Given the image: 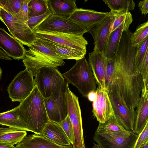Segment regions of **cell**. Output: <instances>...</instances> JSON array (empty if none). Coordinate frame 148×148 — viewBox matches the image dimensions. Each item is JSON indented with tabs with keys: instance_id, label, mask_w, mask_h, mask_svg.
I'll return each instance as SVG.
<instances>
[{
	"instance_id": "6da1fadb",
	"label": "cell",
	"mask_w": 148,
	"mask_h": 148,
	"mask_svg": "<svg viewBox=\"0 0 148 148\" xmlns=\"http://www.w3.org/2000/svg\"><path fill=\"white\" fill-rule=\"evenodd\" d=\"M132 32L124 31L114 55V62L109 61L106 67V88L108 92L119 95L130 109L135 110L143 86V78L134 67L137 47H132Z\"/></svg>"
},
{
	"instance_id": "7a4b0ae2",
	"label": "cell",
	"mask_w": 148,
	"mask_h": 148,
	"mask_svg": "<svg viewBox=\"0 0 148 148\" xmlns=\"http://www.w3.org/2000/svg\"><path fill=\"white\" fill-rule=\"evenodd\" d=\"M16 112L28 131L40 135L49 121L44 99L36 85L29 95L15 107Z\"/></svg>"
},
{
	"instance_id": "3957f363",
	"label": "cell",
	"mask_w": 148,
	"mask_h": 148,
	"mask_svg": "<svg viewBox=\"0 0 148 148\" xmlns=\"http://www.w3.org/2000/svg\"><path fill=\"white\" fill-rule=\"evenodd\" d=\"M24 65L35 76L40 68L49 66L58 68L65 64L64 60L44 45L38 39L26 50L23 60Z\"/></svg>"
},
{
	"instance_id": "277c9868",
	"label": "cell",
	"mask_w": 148,
	"mask_h": 148,
	"mask_svg": "<svg viewBox=\"0 0 148 148\" xmlns=\"http://www.w3.org/2000/svg\"><path fill=\"white\" fill-rule=\"evenodd\" d=\"M68 83L75 86L84 97L96 90L97 83L91 68L85 56L76 60L74 65L62 74Z\"/></svg>"
},
{
	"instance_id": "5b68a950",
	"label": "cell",
	"mask_w": 148,
	"mask_h": 148,
	"mask_svg": "<svg viewBox=\"0 0 148 148\" xmlns=\"http://www.w3.org/2000/svg\"><path fill=\"white\" fill-rule=\"evenodd\" d=\"M34 82L44 99H56L60 92L65 79L58 68L43 66L38 70Z\"/></svg>"
},
{
	"instance_id": "8992f818",
	"label": "cell",
	"mask_w": 148,
	"mask_h": 148,
	"mask_svg": "<svg viewBox=\"0 0 148 148\" xmlns=\"http://www.w3.org/2000/svg\"><path fill=\"white\" fill-rule=\"evenodd\" d=\"M0 20L6 26L12 36L23 45L30 47L37 40L35 33L26 23L1 8Z\"/></svg>"
},
{
	"instance_id": "52a82bcc",
	"label": "cell",
	"mask_w": 148,
	"mask_h": 148,
	"mask_svg": "<svg viewBox=\"0 0 148 148\" xmlns=\"http://www.w3.org/2000/svg\"><path fill=\"white\" fill-rule=\"evenodd\" d=\"M34 77L26 68L14 77L7 88L12 101L21 102L29 95L35 86Z\"/></svg>"
},
{
	"instance_id": "ba28073f",
	"label": "cell",
	"mask_w": 148,
	"mask_h": 148,
	"mask_svg": "<svg viewBox=\"0 0 148 148\" xmlns=\"http://www.w3.org/2000/svg\"><path fill=\"white\" fill-rule=\"evenodd\" d=\"M34 32L40 40L86 52L88 42L83 35L38 30Z\"/></svg>"
},
{
	"instance_id": "9c48e42d",
	"label": "cell",
	"mask_w": 148,
	"mask_h": 148,
	"mask_svg": "<svg viewBox=\"0 0 148 148\" xmlns=\"http://www.w3.org/2000/svg\"><path fill=\"white\" fill-rule=\"evenodd\" d=\"M36 30L82 35L88 32L69 17L53 14L39 25L35 31Z\"/></svg>"
},
{
	"instance_id": "30bf717a",
	"label": "cell",
	"mask_w": 148,
	"mask_h": 148,
	"mask_svg": "<svg viewBox=\"0 0 148 148\" xmlns=\"http://www.w3.org/2000/svg\"><path fill=\"white\" fill-rule=\"evenodd\" d=\"M138 136L127 131L110 134L95 131L93 140L101 148H133Z\"/></svg>"
},
{
	"instance_id": "8fae6325",
	"label": "cell",
	"mask_w": 148,
	"mask_h": 148,
	"mask_svg": "<svg viewBox=\"0 0 148 148\" xmlns=\"http://www.w3.org/2000/svg\"><path fill=\"white\" fill-rule=\"evenodd\" d=\"M68 114L72 124L74 134L73 148L85 147L83 137L81 109L78 97L68 88L66 93Z\"/></svg>"
},
{
	"instance_id": "7c38bea8",
	"label": "cell",
	"mask_w": 148,
	"mask_h": 148,
	"mask_svg": "<svg viewBox=\"0 0 148 148\" xmlns=\"http://www.w3.org/2000/svg\"><path fill=\"white\" fill-rule=\"evenodd\" d=\"M68 83L65 80L60 94L56 99H44L45 106L49 121L60 123L68 114L66 93Z\"/></svg>"
},
{
	"instance_id": "4fadbf2b",
	"label": "cell",
	"mask_w": 148,
	"mask_h": 148,
	"mask_svg": "<svg viewBox=\"0 0 148 148\" xmlns=\"http://www.w3.org/2000/svg\"><path fill=\"white\" fill-rule=\"evenodd\" d=\"M108 93L114 114L118 123L126 131L135 133L136 111L129 108L119 95Z\"/></svg>"
},
{
	"instance_id": "5bb4252c",
	"label": "cell",
	"mask_w": 148,
	"mask_h": 148,
	"mask_svg": "<svg viewBox=\"0 0 148 148\" xmlns=\"http://www.w3.org/2000/svg\"><path fill=\"white\" fill-rule=\"evenodd\" d=\"M96 91L92 112L99 123H103L114 115V111L107 90L98 86Z\"/></svg>"
},
{
	"instance_id": "9a60e30c",
	"label": "cell",
	"mask_w": 148,
	"mask_h": 148,
	"mask_svg": "<svg viewBox=\"0 0 148 148\" xmlns=\"http://www.w3.org/2000/svg\"><path fill=\"white\" fill-rule=\"evenodd\" d=\"M110 12H101L93 10L78 8L69 18L87 31L98 25L104 20Z\"/></svg>"
},
{
	"instance_id": "2e32d148",
	"label": "cell",
	"mask_w": 148,
	"mask_h": 148,
	"mask_svg": "<svg viewBox=\"0 0 148 148\" xmlns=\"http://www.w3.org/2000/svg\"><path fill=\"white\" fill-rule=\"evenodd\" d=\"M0 48L8 56L18 60L24 58L27 50L23 44L1 27Z\"/></svg>"
},
{
	"instance_id": "e0dca14e",
	"label": "cell",
	"mask_w": 148,
	"mask_h": 148,
	"mask_svg": "<svg viewBox=\"0 0 148 148\" xmlns=\"http://www.w3.org/2000/svg\"><path fill=\"white\" fill-rule=\"evenodd\" d=\"M88 64L98 86L105 89L106 58L100 52L96 45L93 51L89 53Z\"/></svg>"
},
{
	"instance_id": "ac0fdd59",
	"label": "cell",
	"mask_w": 148,
	"mask_h": 148,
	"mask_svg": "<svg viewBox=\"0 0 148 148\" xmlns=\"http://www.w3.org/2000/svg\"><path fill=\"white\" fill-rule=\"evenodd\" d=\"M110 12V14L101 23L88 30V32L93 37L95 45L100 52L104 54L110 26L114 18V15Z\"/></svg>"
},
{
	"instance_id": "d6986e66",
	"label": "cell",
	"mask_w": 148,
	"mask_h": 148,
	"mask_svg": "<svg viewBox=\"0 0 148 148\" xmlns=\"http://www.w3.org/2000/svg\"><path fill=\"white\" fill-rule=\"evenodd\" d=\"M18 148H73V146L58 145L41 135L26 136L16 146Z\"/></svg>"
},
{
	"instance_id": "ffe728a7",
	"label": "cell",
	"mask_w": 148,
	"mask_h": 148,
	"mask_svg": "<svg viewBox=\"0 0 148 148\" xmlns=\"http://www.w3.org/2000/svg\"><path fill=\"white\" fill-rule=\"evenodd\" d=\"M132 21V17L130 18L109 34L104 50V55L107 58H111L114 55L123 32L129 29Z\"/></svg>"
},
{
	"instance_id": "44dd1931",
	"label": "cell",
	"mask_w": 148,
	"mask_h": 148,
	"mask_svg": "<svg viewBox=\"0 0 148 148\" xmlns=\"http://www.w3.org/2000/svg\"><path fill=\"white\" fill-rule=\"evenodd\" d=\"M55 143L62 146H70L71 143L64 131L58 123L49 121L40 134Z\"/></svg>"
},
{
	"instance_id": "7402d4cb",
	"label": "cell",
	"mask_w": 148,
	"mask_h": 148,
	"mask_svg": "<svg viewBox=\"0 0 148 148\" xmlns=\"http://www.w3.org/2000/svg\"><path fill=\"white\" fill-rule=\"evenodd\" d=\"M76 0H46L49 10L52 14L69 17L77 7Z\"/></svg>"
},
{
	"instance_id": "603a6c76",
	"label": "cell",
	"mask_w": 148,
	"mask_h": 148,
	"mask_svg": "<svg viewBox=\"0 0 148 148\" xmlns=\"http://www.w3.org/2000/svg\"><path fill=\"white\" fill-rule=\"evenodd\" d=\"M40 40L44 45L55 53L64 60L74 59L77 60L85 56L86 53V52Z\"/></svg>"
},
{
	"instance_id": "cb8c5ba5",
	"label": "cell",
	"mask_w": 148,
	"mask_h": 148,
	"mask_svg": "<svg viewBox=\"0 0 148 148\" xmlns=\"http://www.w3.org/2000/svg\"><path fill=\"white\" fill-rule=\"evenodd\" d=\"M148 98L140 97L136 111L134 131L139 135L148 122Z\"/></svg>"
},
{
	"instance_id": "d4e9b609",
	"label": "cell",
	"mask_w": 148,
	"mask_h": 148,
	"mask_svg": "<svg viewBox=\"0 0 148 148\" xmlns=\"http://www.w3.org/2000/svg\"><path fill=\"white\" fill-rule=\"evenodd\" d=\"M0 125L18 130L28 131L26 126L16 113L15 108L0 113Z\"/></svg>"
},
{
	"instance_id": "484cf974",
	"label": "cell",
	"mask_w": 148,
	"mask_h": 148,
	"mask_svg": "<svg viewBox=\"0 0 148 148\" xmlns=\"http://www.w3.org/2000/svg\"><path fill=\"white\" fill-rule=\"evenodd\" d=\"M26 131L18 130L10 127H0V140L13 145L17 144L27 136Z\"/></svg>"
},
{
	"instance_id": "4316f807",
	"label": "cell",
	"mask_w": 148,
	"mask_h": 148,
	"mask_svg": "<svg viewBox=\"0 0 148 148\" xmlns=\"http://www.w3.org/2000/svg\"><path fill=\"white\" fill-rule=\"evenodd\" d=\"M103 1L110 9L112 14L129 12L133 10L135 6L133 0H104Z\"/></svg>"
},
{
	"instance_id": "83f0119b",
	"label": "cell",
	"mask_w": 148,
	"mask_h": 148,
	"mask_svg": "<svg viewBox=\"0 0 148 148\" xmlns=\"http://www.w3.org/2000/svg\"><path fill=\"white\" fill-rule=\"evenodd\" d=\"M137 47L134 62V67L135 72L141 74V72L145 60L148 55V36Z\"/></svg>"
},
{
	"instance_id": "f1b7e54d",
	"label": "cell",
	"mask_w": 148,
	"mask_h": 148,
	"mask_svg": "<svg viewBox=\"0 0 148 148\" xmlns=\"http://www.w3.org/2000/svg\"><path fill=\"white\" fill-rule=\"evenodd\" d=\"M125 130L119 124L114 115L103 123H99L96 132L110 134L120 132Z\"/></svg>"
},
{
	"instance_id": "f546056e",
	"label": "cell",
	"mask_w": 148,
	"mask_h": 148,
	"mask_svg": "<svg viewBox=\"0 0 148 148\" xmlns=\"http://www.w3.org/2000/svg\"><path fill=\"white\" fill-rule=\"evenodd\" d=\"M28 18L39 16L49 10L46 0H30L28 3Z\"/></svg>"
},
{
	"instance_id": "4dcf8cb0",
	"label": "cell",
	"mask_w": 148,
	"mask_h": 148,
	"mask_svg": "<svg viewBox=\"0 0 148 148\" xmlns=\"http://www.w3.org/2000/svg\"><path fill=\"white\" fill-rule=\"evenodd\" d=\"M148 21L139 25L136 31L132 33L131 42L132 47H138L148 36Z\"/></svg>"
},
{
	"instance_id": "1f68e13d",
	"label": "cell",
	"mask_w": 148,
	"mask_h": 148,
	"mask_svg": "<svg viewBox=\"0 0 148 148\" xmlns=\"http://www.w3.org/2000/svg\"><path fill=\"white\" fill-rule=\"evenodd\" d=\"M24 0H0V8L16 16L21 11Z\"/></svg>"
},
{
	"instance_id": "d6a6232c",
	"label": "cell",
	"mask_w": 148,
	"mask_h": 148,
	"mask_svg": "<svg viewBox=\"0 0 148 148\" xmlns=\"http://www.w3.org/2000/svg\"><path fill=\"white\" fill-rule=\"evenodd\" d=\"M52 14V13L49 10L42 15L29 18L27 23L30 29L34 32L39 25Z\"/></svg>"
},
{
	"instance_id": "836d02e7",
	"label": "cell",
	"mask_w": 148,
	"mask_h": 148,
	"mask_svg": "<svg viewBox=\"0 0 148 148\" xmlns=\"http://www.w3.org/2000/svg\"><path fill=\"white\" fill-rule=\"evenodd\" d=\"M114 18L110 28V33L113 31L124 22L132 17L130 12H121L113 14ZM109 33V34H110Z\"/></svg>"
},
{
	"instance_id": "e575fe53",
	"label": "cell",
	"mask_w": 148,
	"mask_h": 148,
	"mask_svg": "<svg viewBox=\"0 0 148 148\" xmlns=\"http://www.w3.org/2000/svg\"><path fill=\"white\" fill-rule=\"evenodd\" d=\"M62 127L73 145L74 142V134L72 124L68 114L66 117L59 124Z\"/></svg>"
},
{
	"instance_id": "d590c367",
	"label": "cell",
	"mask_w": 148,
	"mask_h": 148,
	"mask_svg": "<svg viewBox=\"0 0 148 148\" xmlns=\"http://www.w3.org/2000/svg\"><path fill=\"white\" fill-rule=\"evenodd\" d=\"M148 142V122L138 135L133 148H140Z\"/></svg>"
},
{
	"instance_id": "8d00e7d4",
	"label": "cell",
	"mask_w": 148,
	"mask_h": 148,
	"mask_svg": "<svg viewBox=\"0 0 148 148\" xmlns=\"http://www.w3.org/2000/svg\"><path fill=\"white\" fill-rule=\"evenodd\" d=\"M30 0H24L21 11L15 16L20 20L26 23L28 19V3Z\"/></svg>"
},
{
	"instance_id": "74e56055",
	"label": "cell",
	"mask_w": 148,
	"mask_h": 148,
	"mask_svg": "<svg viewBox=\"0 0 148 148\" xmlns=\"http://www.w3.org/2000/svg\"><path fill=\"white\" fill-rule=\"evenodd\" d=\"M148 75L143 78V86L141 90V97L148 98Z\"/></svg>"
},
{
	"instance_id": "f35d334b",
	"label": "cell",
	"mask_w": 148,
	"mask_h": 148,
	"mask_svg": "<svg viewBox=\"0 0 148 148\" xmlns=\"http://www.w3.org/2000/svg\"><path fill=\"white\" fill-rule=\"evenodd\" d=\"M138 7L143 14H147L148 12V0L140 1L138 4Z\"/></svg>"
},
{
	"instance_id": "ab89813d",
	"label": "cell",
	"mask_w": 148,
	"mask_h": 148,
	"mask_svg": "<svg viewBox=\"0 0 148 148\" xmlns=\"http://www.w3.org/2000/svg\"><path fill=\"white\" fill-rule=\"evenodd\" d=\"M96 90L92 91L87 95V97L89 101L93 102L95 100L96 97Z\"/></svg>"
},
{
	"instance_id": "60d3db41",
	"label": "cell",
	"mask_w": 148,
	"mask_h": 148,
	"mask_svg": "<svg viewBox=\"0 0 148 148\" xmlns=\"http://www.w3.org/2000/svg\"><path fill=\"white\" fill-rule=\"evenodd\" d=\"M0 59L7 60H10L12 59L6 55L0 48Z\"/></svg>"
},
{
	"instance_id": "b9f144b4",
	"label": "cell",
	"mask_w": 148,
	"mask_h": 148,
	"mask_svg": "<svg viewBox=\"0 0 148 148\" xmlns=\"http://www.w3.org/2000/svg\"><path fill=\"white\" fill-rule=\"evenodd\" d=\"M13 146L10 143L0 140V148H10Z\"/></svg>"
},
{
	"instance_id": "7bdbcfd3",
	"label": "cell",
	"mask_w": 148,
	"mask_h": 148,
	"mask_svg": "<svg viewBox=\"0 0 148 148\" xmlns=\"http://www.w3.org/2000/svg\"><path fill=\"white\" fill-rule=\"evenodd\" d=\"M94 145L92 148H101L98 144H96L93 143Z\"/></svg>"
},
{
	"instance_id": "ee69618b",
	"label": "cell",
	"mask_w": 148,
	"mask_h": 148,
	"mask_svg": "<svg viewBox=\"0 0 148 148\" xmlns=\"http://www.w3.org/2000/svg\"><path fill=\"white\" fill-rule=\"evenodd\" d=\"M140 148H148V142Z\"/></svg>"
},
{
	"instance_id": "f6af8a7d",
	"label": "cell",
	"mask_w": 148,
	"mask_h": 148,
	"mask_svg": "<svg viewBox=\"0 0 148 148\" xmlns=\"http://www.w3.org/2000/svg\"><path fill=\"white\" fill-rule=\"evenodd\" d=\"M2 70L0 66V80L2 74Z\"/></svg>"
},
{
	"instance_id": "bcb514c9",
	"label": "cell",
	"mask_w": 148,
	"mask_h": 148,
	"mask_svg": "<svg viewBox=\"0 0 148 148\" xmlns=\"http://www.w3.org/2000/svg\"><path fill=\"white\" fill-rule=\"evenodd\" d=\"M10 148H18L16 147H15L14 146H13Z\"/></svg>"
},
{
	"instance_id": "7dc6e473",
	"label": "cell",
	"mask_w": 148,
	"mask_h": 148,
	"mask_svg": "<svg viewBox=\"0 0 148 148\" xmlns=\"http://www.w3.org/2000/svg\"><path fill=\"white\" fill-rule=\"evenodd\" d=\"M81 148H86L85 147H83Z\"/></svg>"
}]
</instances>
